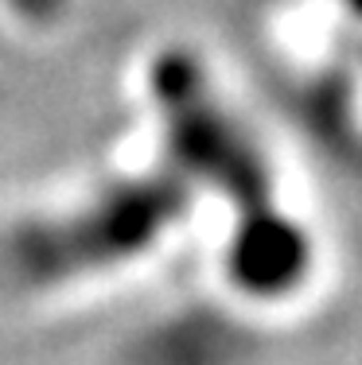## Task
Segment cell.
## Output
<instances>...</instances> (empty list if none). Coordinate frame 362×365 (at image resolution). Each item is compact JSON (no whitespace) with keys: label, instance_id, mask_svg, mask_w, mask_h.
Listing matches in <instances>:
<instances>
[{"label":"cell","instance_id":"1","mask_svg":"<svg viewBox=\"0 0 362 365\" xmlns=\"http://www.w3.org/2000/svg\"><path fill=\"white\" fill-rule=\"evenodd\" d=\"M183 214L176 179H129L79 210L39 218L8 241V264L31 284H63L133 264L156 249Z\"/></svg>","mask_w":362,"mask_h":365},{"label":"cell","instance_id":"2","mask_svg":"<svg viewBox=\"0 0 362 365\" xmlns=\"http://www.w3.org/2000/svg\"><path fill=\"white\" fill-rule=\"evenodd\" d=\"M152 86L168 133V152L179 171H191L203 182L226 190L241 210L273 202L261 148L249 140L238 117L214 98L206 78L187 58L164 55L152 71Z\"/></svg>","mask_w":362,"mask_h":365},{"label":"cell","instance_id":"3","mask_svg":"<svg viewBox=\"0 0 362 365\" xmlns=\"http://www.w3.org/2000/svg\"><path fill=\"white\" fill-rule=\"evenodd\" d=\"M312 237L277 202L241 210L226 245V276L249 299H284L312 272Z\"/></svg>","mask_w":362,"mask_h":365},{"label":"cell","instance_id":"4","mask_svg":"<svg viewBox=\"0 0 362 365\" xmlns=\"http://www.w3.org/2000/svg\"><path fill=\"white\" fill-rule=\"evenodd\" d=\"M249 338L211 311H191L141 338L133 346V365H246Z\"/></svg>","mask_w":362,"mask_h":365},{"label":"cell","instance_id":"5","mask_svg":"<svg viewBox=\"0 0 362 365\" xmlns=\"http://www.w3.org/2000/svg\"><path fill=\"white\" fill-rule=\"evenodd\" d=\"M0 4H8L31 28H51L55 20L66 16V0H0Z\"/></svg>","mask_w":362,"mask_h":365},{"label":"cell","instance_id":"6","mask_svg":"<svg viewBox=\"0 0 362 365\" xmlns=\"http://www.w3.org/2000/svg\"><path fill=\"white\" fill-rule=\"evenodd\" d=\"M351 4H355V8H358V12H362V0H351Z\"/></svg>","mask_w":362,"mask_h":365}]
</instances>
